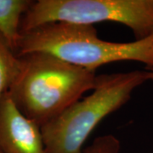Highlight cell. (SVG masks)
Here are the masks:
<instances>
[{"mask_svg": "<svg viewBox=\"0 0 153 153\" xmlns=\"http://www.w3.org/2000/svg\"><path fill=\"white\" fill-rule=\"evenodd\" d=\"M19 57L20 70L8 93L22 114L40 128L95 87V71L47 53L34 52Z\"/></svg>", "mask_w": 153, "mask_h": 153, "instance_id": "6da1fadb", "label": "cell"}, {"mask_svg": "<svg viewBox=\"0 0 153 153\" xmlns=\"http://www.w3.org/2000/svg\"><path fill=\"white\" fill-rule=\"evenodd\" d=\"M47 53L86 70L117 61H137L153 68V35L128 43L105 41L92 25L52 22L22 33L17 55Z\"/></svg>", "mask_w": 153, "mask_h": 153, "instance_id": "7a4b0ae2", "label": "cell"}, {"mask_svg": "<svg viewBox=\"0 0 153 153\" xmlns=\"http://www.w3.org/2000/svg\"><path fill=\"white\" fill-rule=\"evenodd\" d=\"M151 80L152 71L144 70L97 76L91 93L41 128L46 153H82L84 143L99 123Z\"/></svg>", "mask_w": 153, "mask_h": 153, "instance_id": "3957f363", "label": "cell"}, {"mask_svg": "<svg viewBox=\"0 0 153 153\" xmlns=\"http://www.w3.org/2000/svg\"><path fill=\"white\" fill-rule=\"evenodd\" d=\"M124 25L135 40L153 35V0H38L22 18V33L52 22Z\"/></svg>", "mask_w": 153, "mask_h": 153, "instance_id": "277c9868", "label": "cell"}, {"mask_svg": "<svg viewBox=\"0 0 153 153\" xmlns=\"http://www.w3.org/2000/svg\"><path fill=\"white\" fill-rule=\"evenodd\" d=\"M0 151L46 153L41 128L22 114L8 92L0 98Z\"/></svg>", "mask_w": 153, "mask_h": 153, "instance_id": "5b68a950", "label": "cell"}, {"mask_svg": "<svg viewBox=\"0 0 153 153\" xmlns=\"http://www.w3.org/2000/svg\"><path fill=\"white\" fill-rule=\"evenodd\" d=\"M33 2L31 0H0V34L16 52L22 37V18Z\"/></svg>", "mask_w": 153, "mask_h": 153, "instance_id": "8992f818", "label": "cell"}, {"mask_svg": "<svg viewBox=\"0 0 153 153\" xmlns=\"http://www.w3.org/2000/svg\"><path fill=\"white\" fill-rule=\"evenodd\" d=\"M20 66L19 55L0 34V98L9 91L18 75Z\"/></svg>", "mask_w": 153, "mask_h": 153, "instance_id": "52a82bcc", "label": "cell"}, {"mask_svg": "<svg viewBox=\"0 0 153 153\" xmlns=\"http://www.w3.org/2000/svg\"><path fill=\"white\" fill-rule=\"evenodd\" d=\"M120 140L113 134H105L97 137L88 146L85 147L82 153H119Z\"/></svg>", "mask_w": 153, "mask_h": 153, "instance_id": "ba28073f", "label": "cell"}, {"mask_svg": "<svg viewBox=\"0 0 153 153\" xmlns=\"http://www.w3.org/2000/svg\"><path fill=\"white\" fill-rule=\"evenodd\" d=\"M152 81H153V71H152Z\"/></svg>", "mask_w": 153, "mask_h": 153, "instance_id": "9c48e42d", "label": "cell"}, {"mask_svg": "<svg viewBox=\"0 0 153 153\" xmlns=\"http://www.w3.org/2000/svg\"><path fill=\"white\" fill-rule=\"evenodd\" d=\"M0 153H3V152H1V151H0Z\"/></svg>", "mask_w": 153, "mask_h": 153, "instance_id": "30bf717a", "label": "cell"}]
</instances>
